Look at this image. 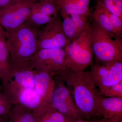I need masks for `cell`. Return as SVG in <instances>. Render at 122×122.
Segmentation results:
<instances>
[{
  "instance_id": "1",
  "label": "cell",
  "mask_w": 122,
  "mask_h": 122,
  "mask_svg": "<svg viewBox=\"0 0 122 122\" xmlns=\"http://www.w3.org/2000/svg\"><path fill=\"white\" fill-rule=\"evenodd\" d=\"M66 85L74 102L87 119L96 116V107L102 95L90 77L88 71L67 69L56 78Z\"/></svg>"
},
{
  "instance_id": "2",
  "label": "cell",
  "mask_w": 122,
  "mask_h": 122,
  "mask_svg": "<svg viewBox=\"0 0 122 122\" xmlns=\"http://www.w3.org/2000/svg\"><path fill=\"white\" fill-rule=\"evenodd\" d=\"M39 30L25 23L7 32L6 41L13 64L29 65L37 51Z\"/></svg>"
},
{
  "instance_id": "3",
  "label": "cell",
  "mask_w": 122,
  "mask_h": 122,
  "mask_svg": "<svg viewBox=\"0 0 122 122\" xmlns=\"http://www.w3.org/2000/svg\"><path fill=\"white\" fill-rule=\"evenodd\" d=\"M92 47L97 63L122 61V38L109 33L92 20Z\"/></svg>"
},
{
  "instance_id": "4",
  "label": "cell",
  "mask_w": 122,
  "mask_h": 122,
  "mask_svg": "<svg viewBox=\"0 0 122 122\" xmlns=\"http://www.w3.org/2000/svg\"><path fill=\"white\" fill-rule=\"evenodd\" d=\"M91 35V25L89 23L85 30L64 48L66 65L69 69L82 71L92 65L94 55Z\"/></svg>"
},
{
  "instance_id": "5",
  "label": "cell",
  "mask_w": 122,
  "mask_h": 122,
  "mask_svg": "<svg viewBox=\"0 0 122 122\" xmlns=\"http://www.w3.org/2000/svg\"><path fill=\"white\" fill-rule=\"evenodd\" d=\"M66 58L65 49H40L33 56L29 65L34 70L44 71L56 78L68 69Z\"/></svg>"
},
{
  "instance_id": "6",
  "label": "cell",
  "mask_w": 122,
  "mask_h": 122,
  "mask_svg": "<svg viewBox=\"0 0 122 122\" xmlns=\"http://www.w3.org/2000/svg\"><path fill=\"white\" fill-rule=\"evenodd\" d=\"M35 2L31 0H14L0 9V25L7 32L25 23Z\"/></svg>"
},
{
  "instance_id": "7",
  "label": "cell",
  "mask_w": 122,
  "mask_h": 122,
  "mask_svg": "<svg viewBox=\"0 0 122 122\" xmlns=\"http://www.w3.org/2000/svg\"><path fill=\"white\" fill-rule=\"evenodd\" d=\"M70 42L63 32L62 18L59 14L39 30L37 51L43 49H64Z\"/></svg>"
},
{
  "instance_id": "8",
  "label": "cell",
  "mask_w": 122,
  "mask_h": 122,
  "mask_svg": "<svg viewBox=\"0 0 122 122\" xmlns=\"http://www.w3.org/2000/svg\"><path fill=\"white\" fill-rule=\"evenodd\" d=\"M57 80L52 95L53 107L73 122L83 119L85 116L76 106L68 87L63 81Z\"/></svg>"
},
{
  "instance_id": "9",
  "label": "cell",
  "mask_w": 122,
  "mask_h": 122,
  "mask_svg": "<svg viewBox=\"0 0 122 122\" xmlns=\"http://www.w3.org/2000/svg\"><path fill=\"white\" fill-rule=\"evenodd\" d=\"M34 70L30 65L12 63L8 82L2 91L12 102L20 89L34 88Z\"/></svg>"
},
{
  "instance_id": "10",
  "label": "cell",
  "mask_w": 122,
  "mask_h": 122,
  "mask_svg": "<svg viewBox=\"0 0 122 122\" xmlns=\"http://www.w3.org/2000/svg\"><path fill=\"white\" fill-rule=\"evenodd\" d=\"M88 72L93 83L99 89L112 86L122 81V61L95 64Z\"/></svg>"
},
{
  "instance_id": "11",
  "label": "cell",
  "mask_w": 122,
  "mask_h": 122,
  "mask_svg": "<svg viewBox=\"0 0 122 122\" xmlns=\"http://www.w3.org/2000/svg\"><path fill=\"white\" fill-rule=\"evenodd\" d=\"M13 105L19 104L25 107L37 115L50 107L44 103L41 97L34 88H22L16 94L13 101Z\"/></svg>"
},
{
  "instance_id": "12",
  "label": "cell",
  "mask_w": 122,
  "mask_h": 122,
  "mask_svg": "<svg viewBox=\"0 0 122 122\" xmlns=\"http://www.w3.org/2000/svg\"><path fill=\"white\" fill-rule=\"evenodd\" d=\"M96 113L104 119L122 120V98L102 95L97 102Z\"/></svg>"
},
{
  "instance_id": "13",
  "label": "cell",
  "mask_w": 122,
  "mask_h": 122,
  "mask_svg": "<svg viewBox=\"0 0 122 122\" xmlns=\"http://www.w3.org/2000/svg\"><path fill=\"white\" fill-rule=\"evenodd\" d=\"M34 70V88L46 106L52 107V95L56 81L48 73Z\"/></svg>"
},
{
  "instance_id": "14",
  "label": "cell",
  "mask_w": 122,
  "mask_h": 122,
  "mask_svg": "<svg viewBox=\"0 0 122 122\" xmlns=\"http://www.w3.org/2000/svg\"><path fill=\"white\" fill-rule=\"evenodd\" d=\"M90 0H55L60 11L68 14H80L88 17L91 14Z\"/></svg>"
},
{
  "instance_id": "15",
  "label": "cell",
  "mask_w": 122,
  "mask_h": 122,
  "mask_svg": "<svg viewBox=\"0 0 122 122\" xmlns=\"http://www.w3.org/2000/svg\"><path fill=\"white\" fill-rule=\"evenodd\" d=\"M12 61L6 39L0 40V79L2 89L6 86L11 71Z\"/></svg>"
},
{
  "instance_id": "16",
  "label": "cell",
  "mask_w": 122,
  "mask_h": 122,
  "mask_svg": "<svg viewBox=\"0 0 122 122\" xmlns=\"http://www.w3.org/2000/svg\"><path fill=\"white\" fill-rule=\"evenodd\" d=\"M7 122H36V116L24 106L14 104L7 115Z\"/></svg>"
},
{
  "instance_id": "17",
  "label": "cell",
  "mask_w": 122,
  "mask_h": 122,
  "mask_svg": "<svg viewBox=\"0 0 122 122\" xmlns=\"http://www.w3.org/2000/svg\"><path fill=\"white\" fill-rule=\"evenodd\" d=\"M92 17L93 20L103 29L119 37L110 20L103 11L98 2H97L95 9L92 14Z\"/></svg>"
},
{
  "instance_id": "18",
  "label": "cell",
  "mask_w": 122,
  "mask_h": 122,
  "mask_svg": "<svg viewBox=\"0 0 122 122\" xmlns=\"http://www.w3.org/2000/svg\"><path fill=\"white\" fill-rule=\"evenodd\" d=\"M32 10L52 17L59 15L60 12V10L55 1L53 0L35 2Z\"/></svg>"
},
{
  "instance_id": "19",
  "label": "cell",
  "mask_w": 122,
  "mask_h": 122,
  "mask_svg": "<svg viewBox=\"0 0 122 122\" xmlns=\"http://www.w3.org/2000/svg\"><path fill=\"white\" fill-rule=\"evenodd\" d=\"M36 116V122H74L66 118L53 107Z\"/></svg>"
},
{
  "instance_id": "20",
  "label": "cell",
  "mask_w": 122,
  "mask_h": 122,
  "mask_svg": "<svg viewBox=\"0 0 122 122\" xmlns=\"http://www.w3.org/2000/svg\"><path fill=\"white\" fill-rule=\"evenodd\" d=\"M59 14L62 18L64 33L70 41H73L78 36L74 25L69 14L62 11Z\"/></svg>"
},
{
  "instance_id": "21",
  "label": "cell",
  "mask_w": 122,
  "mask_h": 122,
  "mask_svg": "<svg viewBox=\"0 0 122 122\" xmlns=\"http://www.w3.org/2000/svg\"><path fill=\"white\" fill-rule=\"evenodd\" d=\"M53 17L32 10L31 13L25 23L39 30V27L44 26Z\"/></svg>"
},
{
  "instance_id": "22",
  "label": "cell",
  "mask_w": 122,
  "mask_h": 122,
  "mask_svg": "<svg viewBox=\"0 0 122 122\" xmlns=\"http://www.w3.org/2000/svg\"><path fill=\"white\" fill-rule=\"evenodd\" d=\"M99 90L101 94L106 97L122 98V81L114 85Z\"/></svg>"
},
{
  "instance_id": "23",
  "label": "cell",
  "mask_w": 122,
  "mask_h": 122,
  "mask_svg": "<svg viewBox=\"0 0 122 122\" xmlns=\"http://www.w3.org/2000/svg\"><path fill=\"white\" fill-rule=\"evenodd\" d=\"M97 2H98L103 11L106 14L110 20L116 31L117 32L118 36L122 38V19L110 12L103 5L100 1L97 0Z\"/></svg>"
},
{
  "instance_id": "24",
  "label": "cell",
  "mask_w": 122,
  "mask_h": 122,
  "mask_svg": "<svg viewBox=\"0 0 122 122\" xmlns=\"http://www.w3.org/2000/svg\"><path fill=\"white\" fill-rule=\"evenodd\" d=\"M108 10L122 19V0H99Z\"/></svg>"
},
{
  "instance_id": "25",
  "label": "cell",
  "mask_w": 122,
  "mask_h": 122,
  "mask_svg": "<svg viewBox=\"0 0 122 122\" xmlns=\"http://www.w3.org/2000/svg\"><path fill=\"white\" fill-rule=\"evenodd\" d=\"M74 25L78 36L85 30L89 22L87 17L80 14H69Z\"/></svg>"
},
{
  "instance_id": "26",
  "label": "cell",
  "mask_w": 122,
  "mask_h": 122,
  "mask_svg": "<svg viewBox=\"0 0 122 122\" xmlns=\"http://www.w3.org/2000/svg\"><path fill=\"white\" fill-rule=\"evenodd\" d=\"M13 105L5 93L0 91V116H5L8 115Z\"/></svg>"
},
{
  "instance_id": "27",
  "label": "cell",
  "mask_w": 122,
  "mask_h": 122,
  "mask_svg": "<svg viewBox=\"0 0 122 122\" xmlns=\"http://www.w3.org/2000/svg\"><path fill=\"white\" fill-rule=\"evenodd\" d=\"M8 33L0 25V40L2 39H6Z\"/></svg>"
},
{
  "instance_id": "28",
  "label": "cell",
  "mask_w": 122,
  "mask_h": 122,
  "mask_svg": "<svg viewBox=\"0 0 122 122\" xmlns=\"http://www.w3.org/2000/svg\"><path fill=\"white\" fill-rule=\"evenodd\" d=\"M14 0H0V9L6 6Z\"/></svg>"
},
{
  "instance_id": "29",
  "label": "cell",
  "mask_w": 122,
  "mask_h": 122,
  "mask_svg": "<svg viewBox=\"0 0 122 122\" xmlns=\"http://www.w3.org/2000/svg\"><path fill=\"white\" fill-rule=\"evenodd\" d=\"M102 119V122H122V120H117L112 119Z\"/></svg>"
},
{
  "instance_id": "30",
  "label": "cell",
  "mask_w": 122,
  "mask_h": 122,
  "mask_svg": "<svg viewBox=\"0 0 122 122\" xmlns=\"http://www.w3.org/2000/svg\"><path fill=\"white\" fill-rule=\"evenodd\" d=\"M7 115L2 117L0 119V122H7Z\"/></svg>"
},
{
  "instance_id": "31",
  "label": "cell",
  "mask_w": 122,
  "mask_h": 122,
  "mask_svg": "<svg viewBox=\"0 0 122 122\" xmlns=\"http://www.w3.org/2000/svg\"><path fill=\"white\" fill-rule=\"evenodd\" d=\"M85 120H83V119H81V120H77L74 122H85Z\"/></svg>"
},
{
  "instance_id": "32",
  "label": "cell",
  "mask_w": 122,
  "mask_h": 122,
  "mask_svg": "<svg viewBox=\"0 0 122 122\" xmlns=\"http://www.w3.org/2000/svg\"><path fill=\"white\" fill-rule=\"evenodd\" d=\"M31 0L34 1L35 2H37V1H41L47 0ZM53 0L55 1V0Z\"/></svg>"
},
{
  "instance_id": "33",
  "label": "cell",
  "mask_w": 122,
  "mask_h": 122,
  "mask_svg": "<svg viewBox=\"0 0 122 122\" xmlns=\"http://www.w3.org/2000/svg\"><path fill=\"white\" fill-rule=\"evenodd\" d=\"M2 90V87H1V86H0V91H1Z\"/></svg>"
},
{
  "instance_id": "34",
  "label": "cell",
  "mask_w": 122,
  "mask_h": 122,
  "mask_svg": "<svg viewBox=\"0 0 122 122\" xmlns=\"http://www.w3.org/2000/svg\"><path fill=\"white\" fill-rule=\"evenodd\" d=\"M3 116H0V119H1V118H2V117H3Z\"/></svg>"
}]
</instances>
